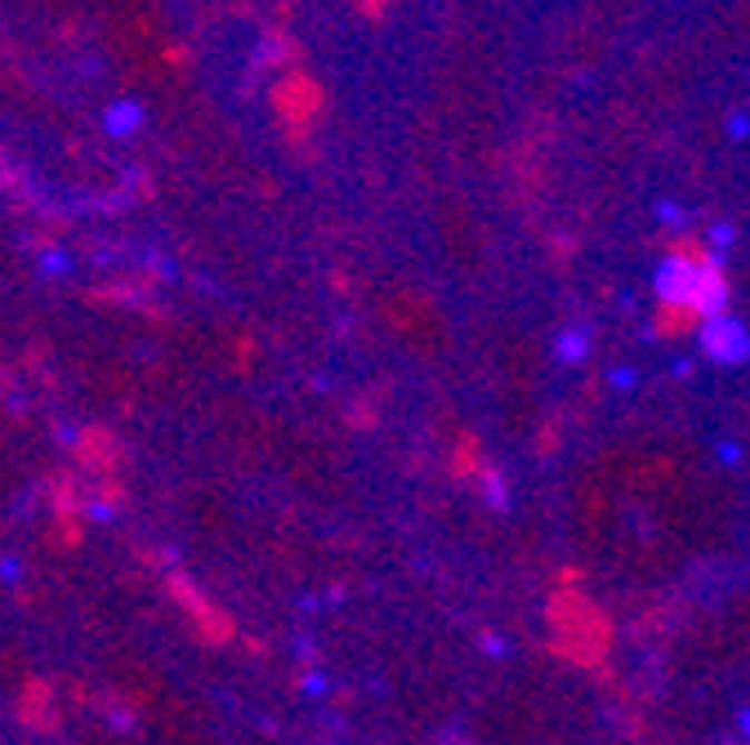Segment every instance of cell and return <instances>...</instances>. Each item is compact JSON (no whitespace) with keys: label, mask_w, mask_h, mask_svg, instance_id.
<instances>
[{"label":"cell","mask_w":750,"mask_h":745,"mask_svg":"<svg viewBox=\"0 0 750 745\" xmlns=\"http://www.w3.org/2000/svg\"><path fill=\"white\" fill-rule=\"evenodd\" d=\"M661 304L692 308L701 321L719 317V308H723V277H719L714 259L692 237L670 246V264L661 272Z\"/></svg>","instance_id":"6da1fadb"},{"label":"cell","mask_w":750,"mask_h":745,"mask_svg":"<svg viewBox=\"0 0 750 745\" xmlns=\"http://www.w3.org/2000/svg\"><path fill=\"white\" fill-rule=\"evenodd\" d=\"M144 121H148V108H144L139 99H117V103L103 112V126H108L112 139H130Z\"/></svg>","instance_id":"3957f363"},{"label":"cell","mask_w":750,"mask_h":745,"mask_svg":"<svg viewBox=\"0 0 750 745\" xmlns=\"http://www.w3.org/2000/svg\"><path fill=\"white\" fill-rule=\"evenodd\" d=\"M554 634H559V647L576 660H594L603 647H608V620L594 603H585L581 594H559L554 598Z\"/></svg>","instance_id":"7a4b0ae2"}]
</instances>
